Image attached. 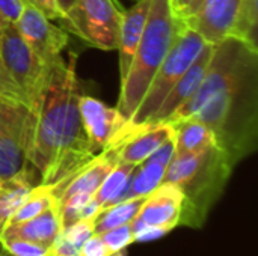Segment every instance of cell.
I'll use <instances>...</instances> for the list:
<instances>
[{
  "instance_id": "1",
  "label": "cell",
  "mask_w": 258,
  "mask_h": 256,
  "mask_svg": "<svg viewBox=\"0 0 258 256\" xmlns=\"http://www.w3.org/2000/svg\"><path fill=\"white\" fill-rule=\"evenodd\" d=\"M204 122L216 145L237 166L257 149L258 48L230 35L215 44L197 92L165 122Z\"/></svg>"
},
{
  "instance_id": "2",
  "label": "cell",
  "mask_w": 258,
  "mask_h": 256,
  "mask_svg": "<svg viewBox=\"0 0 258 256\" xmlns=\"http://www.w3.org/2000/svg\"><path fill=\"white\" fill-rule=\"evenodd\" d=\"M76 54L57 60L33 110V128L27 160L51 192L62 187L97 152L91 148L79 110ZM100 154V152H98Z\"/></svg>"
},
{
  "instance_id": "3",
  "label": "cell",
  "mask_w": 258,
  "mask_h": 256,
  "mask_svg": "<svg viewBox=\"0 0 258 256\" xmlns=\"http://www.w3.org/2000/svg\"><path fill=\"white\" fill-rule=\"evenodd\" d=\"M184 26L186 23L178 17L171 0H151L144 33L127 75L121 81L116 109L128 119Z\"/></svg>"
},
{
  "instance_id": "4",
  "label": "cell",
  "mask_w": 258,
  "mask_h": 256,
  "mask_svg": "<svg viewBox=\"0 0 258 256\" xmlns=\"http://www.w3.org/2000/svg\"><path fill=\"white\" fill-rule=\"evenodd\" d=\"M234 167L225 152L218 146L174 155L166 167L163 183L174 184L183 192L184 205L181 219L187 214L189 219L198 222V216L206 214L224 192Z\"/></svg>"
},
{
  "instance_id": "5",
  "label": "cell",
  "mask_w": 258,
  "mask_h": 256,
  "mask_svg": "<svg viewBox=\"0 0 258 256\" xmlns=\"http://www.w3.org/2000/svg\"><path fill=\"white\" fill-rule=\"evenodd\" d=\"M204 45V38L189 26H184V29L178 33L169 53L163 59L162 65L156 71L139 106L132 115L130 121L133 124L144 125L153 118V115L159 110L160 104L172 91V88L195 62Z\"/></svg>"
},
{
  "instance_id": "6",
  "label": "cell",
  "mask_w": 258,
  "mask_h": 256,
  "mask_svg": "<svg viewBox=\"0 0 258 256\" xmlns=\"http://www.w3.org/2000/svg\"><path fill=\"white\" fill-rule=\"evenodd\" d=\"M0 62L33 112L47 86L54 63H45L23 39L15 24L6 21L0 36Z\"/></svg>"
},
{
  "instance_id": "7",
  "label": "cell",
  "mask_w": 258,
  "mask_h": 256,
  "mask_svg": "<svg viewBox=\"0 0 258 256\" xmlns=\"http://www.w3.org/2000/svg\"><path fill=\"white\" fill-rule=\"evenodd\" d=\"M122 12L116 0H77L62 21L82 41L107 51L118 47Z\"/></svg>"
},
{
  "instance_id": "8",
  "label": "cell",
  "mask_w": 258,
  "mask_h": 256,
  "mask_svg": "<svg viewBox=\"0 0 258 256\" xmlns=\"http://www.w3.org/2000/svg\"><path fill=\"white\" fill-rule=\"evenodd\" d=\"M79 110L91 148L97 154L110 146L122 145L141 128L116 107H109L94 97L80 95Z\"/></svg>"
},
{
  "instance_id": "9",
  "label": "cell",
  "mask_w": 258,
  "mask_h": 256,
  "mask_svg": "<svg viewBox=\"0 0 258 256\" xmlns=\"http://www.w3.org/2000/svg\"><path fill=\"white\" fill-rule=\"evenodd\" d=\"M18 33L29 47L45 62L56 63L62 59V50L68 44V35L35 5L26 2L20 18L15 23Z\"/></svg>"
},
{
  "instance_id": "10",
  "label": "cell",
  "mask_w": 258,
  "mask_h": 256,
  "mask_svg": "<svg viewBox=\"0 0 258 256\" xmlns=\"http://www.w3.org/2000/svg\"><path fill=\"white\" fill-rule=\"evenodd\" d=\"M33 128V112L21 109L0 136V180L21 174L30 163L27 160Z\"/></svg>"
},
{
  "instance_id": "11",
  "label": "cell",
  "mask_w": 258,
  "mask_h": 256,
  "mask_svg": "<svg viewBox=\"0 0 258 256\" xmlns=\"http://www.w3.org/2000/svg\"><path fill=\"white\" fill-rule=\"evenodd\" d=\"M240 0H203L197 12L183 18L206 42L218 44L233 33Z\"/></svg>"
},
{
  "instance_id": "12",
  "label": "cell",
  "mask_w": 258,
  "mask_h": 256,
  "mask_svg": "<svg viewBox=\"0 0 258 256\" xmlns=\"http://www.w3.org/2000/svg\"><path fill=\"white\" fill-rule=\"evenodd\" d=\"M174 136L166 142H163L148 158H145L141 164L135 167L125 190L121 193V196L115 204L135 198H147L163 183L166 167L175 154Z\"/></svg>"
},
{
  "instance_id": "13",
  "label": "cell",
  "mask_w": 258,
  "mask_h": 256,
  "mask_svg": "<svg viewBox=\"0 0 258 256\" xmlns=\"http://www.w3.org/2000/svg\"><path fill=\"white\" fill-rule=\"evenodd\" d=\"M183 205V192L174 184L162 183L144 199L136 219L147 225L172 231L181 222Z\"/></svg>"
},
{
  "instance_id": "14",
  "label": "cell",
  "mask_w": 258,
  "mask_h": 256,
  "mask_svg": "<svg viewBox=\"0 0 258 256\" xmlns=\"http://www.w3.org/2000/svg\"><path fill=\"white\" fill-rule=\"evenodd\" d=\"M121 145L110 146L100 154H97L88 164H85L79 172H76L62 187L53 192L57 204L74 195H94L106 175L113 169V166L119 161Z\"/></svg>"
},
{
  "instance_id": "15",
  "label": "cell",
  "mask_w": 258,
  "mask_h": 256,
  "mask_svg": "<svg viewBox=\"0 0 258 256\" xmlns=\"http://www.w3.org/2000/svg\"><path fill=\"white\" fill-rule=\"evenodd\" d=\"M213 48H215V44L206 42V45L203 47V50L198 54V57L195 59V62L183 74V77L172 88V91L168 94V97L160 104L159 110L153 115V118L147 124L165 122L177 109H180L197 92L198 86L201 84V81L204 78L207 65H209L212 53H213Z\"/></svg>"
},
{
  "instance_id": "16",
  "label": "cell",
  "mask_w": 258,
  "mask_h": 256,
  "mask_svg": "<svg viewBox=\"0 0 258 256\" xmlns=\"http://www.w3.org/2000/svg\"><path fill=\"white\" fill-rule=\"evenodd\" d=\"M151 0H136L132 8L122 12L119 38H118V53H119V72L121 81L125 78L127 71L132 65L135 51L144 33Z\"/></svg>"
},
{
  "instance_id": "17",
  "label": "cell",
  "mask_w": 258,
  "mask_h": 256,
  "mask_svg": "<svg viewBox=\"0 0 258 256\" xmlns=\"http://www.w3.org/2000/svg\"><path fill=\"white\" fill-rule=\"evenodd\" d=\"M174 134L175 128L169 122L144 124L130 139L121 145L118 158L119 161L138 166Z\"/></svg>"
},
{
  "instance_id": "18",
  "label": "cell",
  "mask_w": 258,
  "mask_h": 256,
  "mask_svg": "<svg viewBox=\"0 0 258 256\" xmlns=\"http://www.w3.org/2000/svg\"><path fill=\"white\" fill-rule=\"evenodd\" d=\"M62 231L60 213L57 204L47 208L44 213L17 225H5L0 238H23L51 247Z\"/></svg>"
},
{
  "instance_id": "19",
  "label": "cell",
  "mask_w": 258,
  "mask_h": 256,
  "mask_svg": "<svg viewBox=\"0 0 258 256\" xmlns=\"http://www.w3.org/2000/svg\"><path fill=\"white\" fill-rule=\"evenodd\" d=\"M172 125L175 128V136H174L175 154L174 155L198 152L207 148L218 146L213 131L197 118H187Z\"/></svg>"
},
{
  "instance_id": "20",
  "label": "cell",
  "mask_w": 258,
  "mask_h": 256,
  "mask_svg": "<svg viewBox=\"0 0 258 256\" xmlns=\"http://www.w3.org/2000/svg\"><path fill=\"white\" fill-rule=\"evenodd\" d=\"M35 187L29 166L9 180H0V219L6 223Z\"/></svg>"
},
{
  "instance_id": "21",
  "label": "cell",
  "mask_w": 258,
  "mask_h": 256,
  "mask_svg": "<svg viewBox=\"0 0 258 256\" xmlns=\"http://www.w3.org/2000/svg\"><path fill=\"white\" fill-rule=\"evenodd\" d=\"M145 198H135L101 208L94 219V234L100 235L109 229L130 223L139 213Z\"/></svg>"
},
{
  "instance_id": "22",
  "label": "cell",
  "mask_w": 258,
  "mask_h": 256,
  "mask_svg": "<svg viewBox=\"0 0 258 256\" xmlns=\"http://www.w3.org/2000/svg\"><path fill=\"white\" fill-rule=\"evenodd\" d=\"M135 167H136L135 164L118 161L113 166V169L106 175V178L103 180V183L94 193V199L98 202L101 208L113 205L118 201L121 193L125 190Z\"/></svg>"
},
{
  "instance_id": "23",
  "label": "cell",
  "mask_w": 258,
  "mask_h": 256,
  "mask_svg": "<svg viewBox=\"0 0 258 256\" xmlns=\"http://www.w3.org/2000/svg\"><path fill=\"white\" fill-rule=\"evenodd\" d=\"M54 204H57V201L51 192V187L38 184L29 192L27 198L23 201V204L15 210V213L9 217V220L5 225H17L29 219H33L35 216L44 213Z\"/></svg>"
},
{
  "instance_id": "24",
  "label": "cell",
  "mask_w": 258,
  "mask_h": 256,
  "mask_svg": "<svg viewBox=\"0 0 258 256\" xmlns=\"http://www.w3.org/2000/svg\"><path fill=\"white\" fill-rule=\"evenodd\" d=\"M258 0H240L236 23L233 27L234 36L257 47Z\"/></svg>"
},
{
  "instance_id": "25",
  "label": "cell",
  "mask_w": 258,
  "mask_h": 256,
  "mask_svg": "<svg viewBox=\"0 0 258 256\" xmlns=\"http://www.w3.org/2000/svg\"><path fill=\"white\" fill-rule=\"evenodd\" d=\"M6 252L14 256H51V247L23 240V238H0Z\"/></svg>"
},
{
  "instance_id": "26",
  "label": "cell",
  "mask_w": 258,
  "mask_h": 256,
  "mask_svg": "<svg viewBox=\"0 0 258 256\" xmlns=\"http://www.w3.org/2000/svg\"><path fill=\"white\" fill-rule=\"evenodd\" d=\"M101 240L104 241L106 247L109 249V252H119V250H125L133 241V229L130 223L121 225L118 228L109 229L103 234H100Z\"/></svg>"
},
{
  "instance_id": "27",
  "label": "cell",
  "mask_w": 258,
  "mask_h": 256,
  "mask_svg": "<svg viewBox=\"0 0 258 256\" xmlns=\"http://www.w3.org/2000/svg\"><path fill=\"white\" fill-rule=\"evenodd\" d=\"M60 235L70 241L73 246H76L77 249H80L83 246V243L94 235V219H83V220H77L65 228H62Z\"/></svg>"
},
{
  "instance_id": "28",
  "label": "cell",
  "mask_w": 258,
  "mask_h": 256,
  "mask_svg": "<svg viewBox=\"0 0 258 256\" xmlns=\"http://www.w3.org/2000/svg\"><path fill=\"white\" fill-rule=\"evenodd\" d=\"M130 225H132V229H133L135 241H153V240H157V238H160V237H163V235H166L169 232V231H166L163 228L147 225V223L141 222L136 217L130 222Z\"/></svg>"
},
{
  "instance_id": "29",
  "label": "cell",
  "mask_w": 258,
  "mask_h": 256,
  "mask_svg": "<svg viewBox=\"0 0 258 256\" xmlns=\"http://www.w3.org/2000/svg\"><path fill=\"white\" fill-rule=\"evenodd\" d=\"M26 0H0V15L6 23H17Z\"/></svg>"
},
{
  "instance_id": "30",
  "label": "cell",
  "mask_w": 258,
  "mask_h": 256,
  "mask_svg": "<svg viewBox=\"0 0 258 256\" xmlns=\"http://www.w3.org/2000/svg\"><path fill=\"white\" fill-rule=\"evenodd\" d=\"M24 107L26 106H23V104L11 103V101H6V100H2L0 98V136L5 133V130L8 128V125L11 124V121L17 116V113L21 109H24Z\"/></svg>"
},
{
  "instance_id": "31",
  "label": "cell",
  "mask_w": 258,
  "mask_h": 256,
  "mask_svg": "<svg viewBox=\"0 0 258 256\" xmlns=\"http://www.w3.org/2000/svg\"><path fill=\"white\" fill-rule=\"evenodd\" d=\"M109 253L110 252L106 247L104 241L97 234L89 237L80 247V256H109Z\"/></svg>"
},
{
  "instance_id": "32",
  "label": "cell",
  "mask_w": 258,
  "mask_h": 256,
  "mask_svg": "<svg viewBox=\"0 0 258 256\" xmlns=\"http://www.w3.org/2000/svg\"><path fill=\"white\" fill-rule=\"evenodd\" d=\"M41 9L50 20H62V14L54 0H26Z\"/></svg>"
},
{
  "instance_id": "33",
  "label": "cell",
  "mask_w": 258,
  "mask_h": 256,
  "mask_svg": "<svg viewBox=\"0 0 258 256\" xmlns=\"http://www.w3.org/2000/svg\"><path fill=\"white\" fill-rule=\"evenodd\" d=\"M201 3H203V0H190L189 5L178 14V17H180V18H187V17L194 15V14L197 12V9L200 8Z\"/></svg>"
},
{
  "instance_id": "34",
  "label": "cell",
  "mask_w": 258,
  "mask_h": 256,
  "mask_svg": "<svg viewBox=\"0 0 258 256\" xmlns=\"http://www.w3.org/2000/svg\"><path fill=\"white\" fill-rule=\"evenodd\" d=\"M54 2H56V5L59 8L60 14H62V18H63L74 8V5H76L77 0H54Z\"/></svg>"
},
{
  "instance_id": "35",
  "label": "cell",
  "mask_w": 258,
  "mask_h": 256,
  "mask_svg": "<svg viewBox=\"0 0 258 256\" xmlns=\"http://www.w3.org/2000/svg\"><path fill=\"white\" fill-rule=\"evenodd\" d=\"M172 2V6H174V9H175V12L177 14H180L187 5H189V2L190 0H171Z\"/></svg>"
},
{
  "instance_id": "36",
  "label": "cell",
  "mask_w": 258,
  "mask_h": 256,
  "mask_svg": "<svg viewBox=\"0 0 258 256\" xmlns=\"http://www.w3.org/2000/svg\"><path fill=\"white\" fill-rule=\"evenodd\" d=\"M109 256H127L125 250H119V252H110Z\"/></svg>"
},
{
  "instance_id": "37",
  "label": "cell",
  "mask_w": 258,
  "mask_h": 256,
  "mask_svg": "<svg viewBox=\"0 0 258 256\" xmlns=\"http://www.w3.org/2000/svg\"><path fill=\"white\" fill-rule=\"evenodd\" d=\"M0 256H14V255H11V253H9V252H6V250H5V249H3V252H2V253H0Z\"/></svg>"
},
{
  "instance_id": "38",
  "label": "cell",
  "mask_w": 258,
  "mask_h": 256,
  "mask_svg": "<svg viewBox=\"0 0 258 256\" xmlns=\"http://www.w3.org/2000/svg\"><path fill=\"white\" fill-rule=\"evenodd\" d=\"M3 229H5V225H0V237H2V232H3Z\"/></svg>"
},
{
  "instance_id": "39",
  "label": "cell",
  "mask_w": 258,
  "mask_h": 256,
  "mask_svg": "<svg viewBox=\"0 0 258 256\" xmlns=\"http://www.w3.org/2000/svg\"><path fill=\"white\" fill-rule=\"evenodd\" d=\"M3 252V246H2V243H0V253Z\"/></svg>"
},
{
  "instance_id": "40",
  "label": "cell",
  "mask_w": 258,
  "mask_h": 256,
  "mask_svg": "<svg viewBox=\"0 0 258 256\" xmlns=\"http://www.w3.org/2000/svg\"><path fill=\"white\" fill-rule=\"evenodd\" d=\"M0 225H5V222H3L2 219H0Z\"/></svg>"
},
{
  "instance_id": "41",
  "label": "cell",
  "mask_w": 258,
  "mask_h": 256,
  "mask_svg": "<svg viewBox=\"0 0 258 256\" xmlns=\"http://www.w3.org/2000/svg\"><path fill=\"white\" fill-rule=\"evenodd\" d=\"M133 2H136V0H133Z\"/></svg>"
},
{
  "instance_id": "42",
  "label": "cell",
  "mask_w": 258,
  "mask_h": 256,
  "mask_svg": "<svg viewBox=\"0 0 258 256\" xmlns=\"http://www.w3.org/2000/svg\"><path fill=\"white\" fill-rule=\"evenodd\" d=\"M51 256H53V255H51Z\"/></svg>"
}]
</instances>
